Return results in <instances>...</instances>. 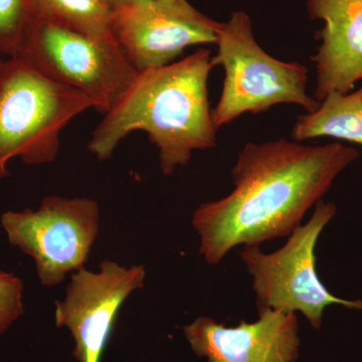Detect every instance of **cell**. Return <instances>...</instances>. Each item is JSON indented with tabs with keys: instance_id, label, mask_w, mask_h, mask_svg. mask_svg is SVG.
I'll list each match as a JSON object with an SVG mask.
<instances>
[{
	"instance_id": "7",
	"label": "cell",
	"mask_w": 362,
	"mask_h": 362,
	"mask_svg": "<svg viewBox=\"0 0 362 362\" xmlns=\"http://www.w3.org/2000/svg\"><path fill=\"white\" fill-rule=\"evenodd\" d=\"M0 223L11 246L33 259L40 284L54 287L85 268L100 228V207L88 197H47L37 209L7 211Z\"/></svg>"
},
{
	"instance_id": "1",
	"label": "cell",
	"mask_w": 362,
	"mask_h": 362,
	"mask_svg": "<svg viewBox=\"0 0 362 362\" xmlns=\"http://www.w3.org/2000/svg\"><path fill=\"white\" fill-rule=\"evenodd\" d=\"M358 157L356 148L337 142L310 146L281 138L247 143L232 169L233 192L204 202L192 216L199 254L216 266L235 247L289 237Z\"/></svg>"
},
{
	"instance_id": "9",
	"label": "cell",
	"mask_w": 362,
	"mask_h": 362,
	"mask_svg": "<svg viewBox=\"0 0 362 362\" xmlns=\"http://www.w3.org/2000/svg\"><path fill=\"white\" fill-rule=\"evenodd\" d=\"M146 270L142 265L126 267L106 259L99 271L86 268L71 274L65 298L56 301L54 321L75 340L78 362H100L124 302L142 289Z\"/></svg>"
},
{
	"instance_id": "8",
	"label": "cell",
	"mask_w": 362,
	"mask_h": 362,
	"mask_svg": "<svg viewBox=\"0 0 362 362\" xmlns=\"http://www.w3.org/2000/svg\"><path fill=\"white\" fill-rule=\"evenodd\" d=\"M221 28L187 0H125L112 16V33L137 71L173 64L192 45H216Z\"/></svg>"
},
{
	"instance_id": "13",
	"label": "cell",
	"mask_w": 362,
	"mask_h": 362,
	"mask_svg": "<svg viewBox=\"0 0 362 362\" xmlns=\"http://www.w3.org/2000/svg\"><path fill=\"white\" fill-rule=\"evenodd\" d=\"M32 18L100 39H111L113 7L101 0H30Z\"/></svg>"
},
{
	"instance_id": "17",
	"label": "cell",
	"mask_w": 362,
	"mask_h": 362,
	"mask_svg": "<svg viewBox=\"0 0 362 362\" xmlns=\"http://www.w3.org/2000/svg\"><path fill=\"white\" fill-rule=\"evenodd\" d=\"M6 59H4V54L0 52V73H1L2 68H4V62Z\"/></svg>"
},
{
	"instance_id": "14",
	"label": "cell",
	"mask_w": 362,
	"mask_h": 362,
	"mask_svg": "<svg viewBox=\"0 0 362 362\" xmlns=\"http://www.w3.org/2000/svg\"><path fill=\"white\" fill-rule=\"evenodd\" d=\"M30 18V0H0V52L4 57H16Z\"/></svg>"
},
{
	"instance_id": "3",
	"label": "cell",
	"mask_w": 362,
	"mask_h": 362,
	"mask_svg": "<svg viewBox=\"0 0 362 362\" xmlns=\"http://www.w3.org/2000/svg\"><path fill=\"white\" fill-rule=\"evenodd\" d=\"M89 109L95 103L84 93L7 58L0 73V180L8 177L13 158L28 165L56 160L62 131Z\"/></svg>"
},
{
	"instance_id": "6",
	"label": "cell",
	"mask_w": 362,
	"mask_h": 362,
	"mask_svg": "<svg viewBox=\"0 0 362 362\" xmlns=\"http://www.w3.org/2000/svg\"><path fill=\"white\" fill-rule=\"evenodd\" d=\"M14 58L54 82L84 93L104 114L115 106L138 73L115 37H90L35 18Z\"/></svg>"
},
{
	"instance_id": "2",
	"label": "cell",
	"mask_w": 362,
	"mask_h": 362,
	"mask_svg": "<svg viewBox=\"0 0 362 362\" xmlns=\"http://www.w3.org/2000/svg\"><path fill=\"white\" fill-rule=\"evenodd\" d=\"M213 68L211 51L199 49L176 63L138 71L93 131L88 150L99 160H107L128 135L144 131L158 149L164 175L187 166L195 150L216 145L218 128L207 92Z\"/></svg>"
},
{
	"instance_id": "5",
	"label": "cell",
	"mask_w": 362,
	"mask_h": 362,
	"mask_svg": "<svg viewBox=\"0 0 362 362\" xmlns=\"http://www.w3.org/2000/svg\"><path fill=\"white\" fill-rule=\"evenodd\" d=\"M335 214V204L321 199L315 204L310 220L297 228L277 251L264 252L259 247H243L240 256L252 276L258 310L301 313L315 329L322 325L324 312L331 305L362 310V300L334 296L317 273V243Z\"/></svg>"
},
{
	"instance_id": "15",
	"label": "cell",
	"mask_w": 362,
	"mask_h": 362,
	"mask_svg": "<svg viewBox=\"0 0 362 362\" xmlns=\"http://www.w3.org/2000/svg\"><path fill=\"white\" fill-rule=\"evenodd\" d=\"M25 314L23 282L18 276L0 271V335Z\"/></svg>"
},
{
	"instance_id": "4",
	"label": "cell",
	"mask_w": 362,
	"mask_h": 362,
	"mask_svg": "<svg viewBox=\"0 0 362 362\" xmlns=\"http://www.w3.org/2000/svg\"><path fill=\"white\" fill-rule=\"evenodd\" d=\"M216 45L211 65L225 70L220 101L211 111L218 129L243 114L262 113L276 105H299L308 113L318 109L320 102L307 94L308 69L267 54L255 40L251 18L244 11L221 23Z\"/></svg>"
},
{
	"instance_id": "11",
	"label": "cell",
	"mask_w": 362,
	"mask_h": 362,
	"mask_svg": "<svg viewBox=\"0 0 362 362\" xmlns=\"http://www.w3.org/2000/svg\"><path fill=\"white\" fill-rule=\"evenodd\" d=\"M312 20H320L315 99L331 92L347 94L362 80V0H308Z\"/></svg>"
},
{
	"instance_id": "10",
	"label": "cell",
	"mask_w": 362,
	"mask_h": 362,
	"mask_svg": "<svg viewBox=\"0 0 362 362\" xmlns=\"http://www.w3.org/2000/svg\"><path fill=\"white\" fill-rule=\"evenodd\" d=\"M254 322L235 327L202 316L183 328L192 349L207 362H296L299 323L295 313L263 309Z\"/></svg>"
},
{
	"instance_id": "16",
	"label": "cell",
	"mask_w": 362,
	"mask_h": 362,
	"mask_svg": "<svg viewBox=\"0 0 362 362\" xmlns=\"http://www.w3.org/2000/svg\"><path fill=\"white\" fill-rule=\"evenodd\" d=\"M101 1H103L105 4H108V6L115 8L116 6H118L119 4H122V2L125 1V0H101Z\"/></svg>"
},
{
	"instance_id": "12",
	"label": "cell",
	"mask_w": 362,
	"mask_h": 362,
	"mask_svg": "<svg viewBox=\"0 0 362 362\" xmlns=\"http://www.w3.org/2000/svg\"><path fill=\"white\" fill-rule=\"evenodd\" d=\"M292 137L296 141L331 137L362 145V87L347 94L329 93L317 110L298 117Z\"/></svg>"
},
{
	"instance_id": "18",
	"label": "cell",
	"mask_w": 362,
	"mask_h": 362,
	"mask_svg": "<svg viewBox=\"0 0 362 362\" xmlns=\"http://www.w3.org/2000/svg\"><path fill=\"white\" fill-rule=\"evenodd\" d=\"M130 1H133V0H130Z\"/></svg>"
}]
</instances>
